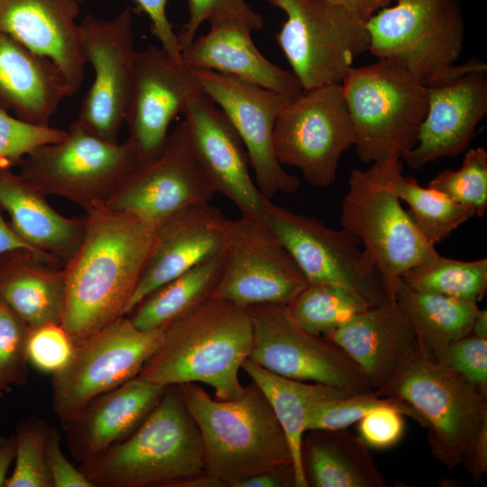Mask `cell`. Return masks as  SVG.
I'll return each instance as SVG.
<instances>
[{
	"label": "cell",
	"instance_id": "1",
	"mask_svg": "<svg viewBox=\"0 0 487 487\" xmlns=\"http://www.w3.org/2000/svg\"><path fill=\"white\" fill-rule=\"evenodd\" d=\"M85 219L81 243L63 266L60 325L75 345L124 316L155 236L152 225L103 204Z\"/></svg>",
	"mask_w": 487,
	"mask_h": 487
},
{
	"label": "cell",
	"instance_id": "2",
	"mask_svg": "<svg viewBox=\"0 0 487 487\" xmlns=\"http://www.w3.org/2000/svg\"><path fill=\"white\" fill-rule=\"evenodd\" d=\"M253 323L247 308L209 299L164 328L138 377L163 386L205 383L219 400L239 396V370L249 358Z\"/></svg>",
	"mask_w": 487,
	"mask_h": 487
},
{
	"label": "cell",
	"instance_id": "3",
	"mask_svg": "<svg viewBox=\"0 0 487 487\" xmlns=\"http://www.w3.org/2000/svg\"><path fill=\"white\" fill-rule=\"evenodd\" d=\"M178 386L201 435L206 473L232 487L263 471L293 465L286 435L254 382L231 400H215L197 383Z\"/></svg>",
	"mask_w": 487,
	"mask_h": 487
},
{
	"label": "cell",
	"instance_id": "4",
	"mask_svg": "<svg viewBox=\"0 0 487 487\" xmlns=\"http://www.w3.org/2000/svg\"><path fill=\"white\" fill-rule=\"evenodd\" d=\"M78 468L94 487H169L205 472L199 429L178 385L127 437Z\"/></svg>",
	"mask_w": 487,
	"mask_h": 487
},
{
	"label": "cell",
	"instance_id": "5",
	"mask_svg": "<svg viewBox=\"0 0 487 487\" xmlns=\"http://www.w3.org/2000/svg\"><path fill=\"white\" fill-rule=\"evenodd\" d=\"M360 161L402 158L417 141L427 109V87L395 60L351 67L342 82Z\"/></svg>",
	"mask_w": 487,
	"mask_h": 487
},
{
	"label": "cell",
	"instance_id": "6",
	"mask_svg": "<svg viewBox=\"0 0 487 487\" xmlns=\"http://www.w3.org/2000/svg\"><path fill=\"white\" fill-rule=\"evenodd\" d=\"M401 161L393 157L365 170H353L340 215L342 227L357 237L374 262L391 299L402 275L436 250L422 237L396 193Z\"/></svg>",
	"mask_w": 487,
	"mask_h": 487
},
{
	"label": "cell",
	"instance_id": "7",
	"mask_svg": "<svg viewBox=\"0 0 487 487\" xmlns=\"http://www.w3.org/2000/svg\"><path fill=\"white\" fill-rule=\"evenodd\" d=\"M365 24L368 52L400 61L427 87L449 81L481 61L455 64L464 39L460 0H396Z\"/></svg>",
	"mask_w": 487,
	"mask_h": 487
},
{
	"label": "cell",
	"instance_id": "8",
	"mask_svg": "<svg viewBox=\"0 0 487 487\" xmlns=\"http://www.w3.org/2000/svg\"><path fill=\"white\" fill-rule=\"evenodd\" d=\"M376 391L404 400L421 415L433 457L449 470L462 464L487 427V394L424 353Z\"/></svg>",
	"mask_w": 487,
	"mask_h": 487
},
{
	"label": "cell",
	"instance_id": "9",
	"mask_svg": "<svg viewBox=\"0 0 487 487\" xmlns=\"http://www.w3.org/2000/svg\"><path fill=\"white\" fill-rule=\"evenodd\" d=\"M142 162L128 139L107 141L75 120L63 139L35 148L17 165L19 175L46 197L66 198L87 211L104 204Z\"/></svg>",
	"mask_w": 487,
	"mask_h": 487
},
{
	"label": "cell",
	"instance_id": "10",
	"mask_svg": "<svg viewBox=\"0 0 487 487\" xmlns=\"http://www.w3.org/2000/svg\"><path fill=\"white\" fill-rule=\"evenodd\" d=\"M286 21L276 34L304 90L341 84L354 60L369 50L365 22L326 0H269Z\"/></svg>",
	"mask_w": 487,
	"mask_h": 487
},
{
	"label": "cell",
	"instance_id": "11",
	"mask_svg": "<svg viewBox=\"0 0 487 487\" xmlns=\"http://www.w3.org/2000/svg\"><path fill=\"white\" fill-rule=\"evenodd\" d=\"M164 328L139 329L122 316L77 343L70 363L51 378V404L60 419L137 377L160 346Z\"/></svg>",
	"mask_w": 487,
	"mask_h": 487
},
{
	"label": "cell",
	"instance_id": "12",
	"mask_svg": "<svg viewBox=\"0 0 487 487\" xmlns=\"http://www.w3.org/2000/svg\"><path fill=\"white\" fill-rule=\"evenodd\" d=\"M247 308L253 323L249 359L262 368L351 394L373 389L362 369L339 345L301 327L288 305L263 304Z\"/></svg>",
	"mask_w": 487,
	"mask_h": 487
},
{
	"label": "cell",
	"instance_id": "13",
	"mask_svg": "<svg viewBox=\"0 0 487 487\" xmlns=\"http://www.w3.org/2000/svg\"><path fill=\"white\" fill-rule=\"evenodd\" d=\"M354 142L341 84L304 90L281 109L273 129L278 161L298 168L315 187L333 184L340 159Z\"/></svg>",
	"mask_w": 487,
	"mask_h": 487
},
{
	"label": "cell",
	"instance_id": "14",
	"mask_svg": "<svg viewBox=\"0 0 487 487\" xmlns=\"http://www.w3.org/2000/svg\"><path fill=\"white\" fill-rule=\"evenodd\" d=\"M266 223L286 247L308 283L348 289L375 305L389 298L383 279L360 241L345 228L271 202Z\"/></svg>",
	"mask_w": 487,
	"mask_h": 487
},
{
	"label": "cell",
	"instance_id": "15",
	"mask_svg": "<svg viewBox=\"0 0 487 487\" xmlns=\"http://www.w3.org/2000/svg\"><path fill=\"white\" fill-rule=\"evenodd\" d=\"M308 284L266 222L242 216L229 219L223 271L212 299L243 308L289 305Z\"/></svg>",
	"mask_w": 487,
	"mask_h": 487
},
{
	"label": "cell",
	"instance_id": "16",
	"mask_svg": "<svg viewBox=\"0 0 487 487\" xmlns=\"http://www.w3.org/2000/svg\"><path fill=\"white\" fill-rule=\"evenodd\" d=\"M133 12L127 5L111 20L87 14L78 23L81 52L94 69V80L77 120L114 142H118L133 87L137 54Z\"/></svg>",
	"mask_w": 487,
	"mask_h": 487
},
{
	"label": "cell",
	"instance_id": "17",
	"mask_svg": "<svg viewBox=\"0 0 487 487\" xmlns=\"http://www.w3.org/2000/svg\"><path fill=\"white\" fill-rule=\"evenodd\" d=\"M215 194L182 121L169 134L161 152L140 163L103 205L135 216L156 228L190 206L209 203Z\"/></svg>",
	"mask_w": 487,
	"mask_h": 487
},
{
	"label": "cell",
	"instance_id": "18",
	"mask_svg": "<svg viewBox=\"0 0 487 487\" xmlns=\"http://www.w3.org/2000/svg\"><path fill=\"white\" fill-rule=\"evenodd\" d=\"M191 69L203 92L222 110L239 135L262 195L271 199L277 193H296L300 181L283 169L273 144L276 119L289 100L231 75Z\"/></svg>",
	"mask_w": 487,
	"mask_h": 487
},
{
	"label": "cell",
	"instance_id": "19",
	"mask_svg": "<svg viewBox=\"0 0 487 487\" xmlns=\"http://www.w3.org/2000/svg\"><path fill=\"white\" fill-rule=\"evenodd\" d=\"M199 90L192 69L173 60L161 47L150 45L137 51L124 122L129 128L128 140L142 162L161 152L170 123Z\"/></svg>",
	"mask_w": 487,
	"mask_h": 487
},
{
	"label": "cell",
	"instance_id": "20",
	"mask_svg": "<svg viewBox=\"0 0 487 487\" xmlns=\"http://www.w3.org/2000/svg\"><path fill=\"white\" fill-rule=\"evenodd\" d=\"M182 114L195 156L216 193L231 200L242 216L266 222L271 201L252 179L246 150L222 110L201 89Z\"/></svg>",
	"mask_w": 487,
	"mask_h": 487
},
{
	"label": "cell",
	"instance_id": "21",
	"mask_svg": "<svg viewBox=\"0 0 487 487\" xmlns=\"http://www.w3.org/2000/svg\"><path fill=\"white\" fill-rule=\"evenodd\" d=\"M487 113V67L480 61L460 76L427 87V109L414 147L401 158L419 170L467 150Z\"/></svg>",
	"mask_w": 487,
	"mask_h": 487
},
{
	"label": "cell",
	"instance_id": "22",
	"mask_svg": "<svg viewBox=\"0 0 487 487\" xmlns=\"http://www.w3.org/2000/svg\"><path fill=\"white\" fill-rule=\"evenodd\" d=\"M228 224L218 208L203 203L190 206L158 225L148 262L124 316L161 285L225 253Z\"/></svg>",
	"mask_w": 487,
	"mask_h": 487
},
{
	"label": "cell",
	"instance_id": "23",
	"mask_svg": "<svg viewBox=\"0 0 487 487\" xmlns=\"http://www.w3.org/2000/svg\"><path fill=\"white\" fill-rule=\"evenodd\" d=\"M82 0H0V32L51 60L62 73L69 96L79 89L86 61L78 23Z\"/></svg>",
	"mask_w": 487,
	"mask_h": 487
},
{
	"label": "cell",
	"instance_id": "24",
	"mask_svg": "<svg viewBox=\"0 0 487 487\" xmlns=\"http://www.w3.org/2000/svg\"><path fill=\"white\" fill-rule=\"evenodd\" d=\"M325 337L354 361L374 390L423 353L408 317L394 299L369 307Z\"/></svg>",
	"mask_w": 487,
	"mask_h": 487
},
{
	"label": "cell",
	"instance_id": "25",
	"mask_svg": "<svg viewBox=\"0 0 487 487\" xmlns=\"http://www.w3.org/2000/svg\"><path fill=\"white\" fill-rule=\"evenodd\" d=\"M209 22V32L181 51V60L188 67L236 77L289 101L304 92L292 72L271 63L259 51L252 38L253 29L248 23L235 16Z\"/></svg>",
	"mask_w": 487,
	"mask_h": 487
},
{
	"label": "cell",
	"instance_id": "26",
	"mask_svg": "<svg viewBox=\"0 0 487 487\" xmlns=\"http://www.w3.org/2000/svg\"><path fill=\"white\" fill-rule=\"evenodd\" d=\"M163 387L138 376L60 419L75 460L89 461L133 433L162 397Z\"/></svg>",
	"mask_w": 487,
	"mask_h": 487
},
{
	"label": "cell",
	"instance_id": "27",
	"mask_svg": "<svg viewBox=\"0 0 487 487\" xmlns=\"http://www.w3.org/2000/svg\"><path fill=\"white\" fill-rule=\"evenodd\" d=\"M69 96L58 67L0 32V107L20 120L50 126L64 97Z\"/></svg>",
	"mask_w": 487,
	"mask_h": 487
},
{
	"label": "cell",
	"instance_id": "28",
	"mask_svg": "<svg viewBox=\"0 0 487 487\" xmlns=\"http://www.w3.org/2000/svg\"><path fill=\"white\" fill-rule=\"evenodd\" d=\"M46 198L12 166L0 163V207L9 215L12 228L31 247L64 266L81 243L86 219L62 216Z\"/></svg>",
	"mask_w": 487,
	"mask_h": 487
},
{
	"label": "cell",
	"instance_id": "29",
	"mask_svg": "<svg viewBox=\"0 0 487 487\" xmlns=\"http://www.w3.org/2000/svg\"><path fill=\"white\" fill-rule=\"evenodd\" d=\"M0 299L31 328L60 324L63 266L27 250L0 255Z\"/></svg>",
	"mask_w": 487,
	"mask_h": 487
},
{
	"label": "cell",
	"instance_id": "30",
	"mask_svg": "<svg viewBox=\"0 0 487 487\" xmlns=\"http://www.w3.org/2000/svg\"><path fill=\"white\" fill-rule=\"evenodd\" d=\"M301 460L308 486L385 487L387 481L369 446L345 429L308 430Z\"/></svg>",
	"mask_w": 487,
	"mask_h": 487
},
{
	"label": "cell",
	"instance_id": "31",
	"mask_svg": "<svg viewBox=\"0 0 487 487\" xmlns=\"http://www.w3.org/2000/svg\"><path fill=\"white\" fill-rule=\"evenodd\" d=\"M242 369L269 401L288 439L295 472L296 487H308L305 477L301 446L311 408L318 401L351 393L328 385L289 379L271 372L251 359Z\"/></svg>",
	"mask_w": 487,
	"mask_h": 487
},
{
	"label": "cell",
	"instance_id": "32",
	"mask_svg": "<svg viewBox=\"0 0 487 487\" xmlns=\"http://www.w3.org/2000/svg\"><path fill=\"white\" fill-rule=\"evenodd\" d=\"M393 299L408 317L423 353L435 358L471 333L478 303L416 290L402 280Z\"/></svg>",
	"mask_w": 487,
	"mask_h": 487
},
{
	"label": "cell",
	"instance_id": "33",
	"mask_svg": "<svg viewBox=\"0 0 487 487\" xmlns=\"http://www.w3.org/2000/svg\"><path fill=\"white\" fill-rule=\"evenodd\" d=\"M225 253L207 259L161 285L128 315L139 329L164 328L212 298L220 280Z\"/></svg>",
	"mask_w": 487,
	"mask_h": 487
},
{
	"label": "cell",
	"instance_id": "34",
	"mask_svg": "<svg viewBox=\"0 0 487 487\" xmlns=\"http://www.w3.org/2000/svg\"><path fill=\"white\" fill-rule=\"evenodd\" d=\"M400 280L418 291L478 303L487 290V258L461 261L435 250Z\"/></svg>",
	"mask_w": 487,
	"mask_h": 487
},
{
	"label": "cell",
	"instance_id": "35",
	"mask_svg": "<svg viewBox=\"0 0 487 487\" xmlns=\"http://www.w3.org/2000/svg\"><path fill=\"white\" fill-rule=\"evenodd\" d=\"M395 189L400 201L409 207L418 232L432 246L474 216L469 208L435 188L421 186L413 177H406L402 172L395 179Z\"/></svg>",
	"mask_w": 487,
	"mask_h": 487
},
{
	"label": "cell",
	"instance_id": "36",
	"mask_svg": "<svg viewBox=\"0 0 487 487\" xmlns=\"http://www.w3.org/2000/svg\"><path fill=\"white\" fill-rule=\"evenodd\" d=\"M373 304L348 289L308 283L288 305L295 321L305 330L326 336Z\"/></svg>",
	"mask_w": 487,
	"mask_h": 487
},
{
	"label": "cell",
	"instance_id": "37",
	"mask_svg": "<svg viewBox=\"0 0 487 487\" xmlns=\"http://www.w3.org/2000/svg\"><path fill=\"white\" fill-rule=\"evenodd\" d=\"M383 407L395 409L426 427L424 418L409 403L399 398L381 395L372 389L317 402L308 413L306 430L345 429L371 411Z\"/></svg>",
	"mask_w": 487,
	"mask_h": 487
},
{
	"label": "cell",
	"instance_id": "38",
	"mask_svg": "<svg viewBox=\"0 0 487 487\" xmlns=\"http://www.w3.org/2000/svg\"><path fill=\"white\" fill-rule=\"evenodd\" d=\"M51 430L48 423L37 416L17 422L14 468L5 487H53L45 455Z\"/></svg>",
	"mask_w": 487,
	"mask_h": 487
},
{
	"label": "cell",
	"instance_id": "39",
	"mask_svg": "<svg viewBox=\"0 0 487 487\" xmlns=\"http://www.w3.org/2000/svg\"><path fill=\"white\" fill-rule=\"evenodd\" d=\"M435 188L482 217L487 209V152L483 147L466 150L457 170L439 172L429 182Z\"/></svg>",
	"mask_w": 487,
	"mask_h": 487
},
{
	"label": "cell",
	"instance_id": "40",
	"mask_svg": "<svg viewBox=\"0 0 487 487\" xmlns=\"http://www.w3.org/2000/svg\"><path fill=\"white\" fill-rule=\"evenodd\" d=\"M31 327L0 299V391L28 381L27 344Z\"/></svg>",
	"mask_w": 487,
	"mask_h": 487
},
{
	"label": "cell",
	"instance_id": "41",
	"mask_svg": "<svg viewBox=\"0 0 487 487\" xmlns=\"http://www.w3.org/2000/svg\"><path fill=\"white\" fill-rule=\"evenodd\" d=\"M67 131L29 124L0 107V163L17 165L35 148L60 141Z\"/></svg>",
	"mask_w": 487,
	"mask_h": 487
},
{
	"label": "cell",
	"instance_id": "42",
	"mask_svg": "<svg viewBox=\"0 0 487 487\" xmlns=\"http://www.w3.org/2000/svg\"><path fill=\"white\" fill-rule=\"evenodd\" d=\"M74 349V341L60 324L31 328L28 361L38 371L51 375L62 372L70 363Z\"/></svg>",
	"mask_w": 487,
	"mask_h": 487
},
{
	"label": "cell",
	"instance_id": "43",
	"mask_svg": "<svg viewBox=\"0 0 487 487\" xmlns=\"http://www.w3.org/2000/svg\"><path fill=\"white\" fill-rule=\"evenodd\" d=\"M434 359L487 394V338L470 333L449 345Z\"/></svg>",
	"mask_w": 487,
	"mask_h": 487
},
{
	"label": "cell",
	"instance_id": "44",
	"mask_svg": "<svg viewBox=\"0 0 487 487\" xmlns=\"http://www.w3.org/2000/svg\"><path fill=\"white\" fill-rule=\"evenodd\" d=\"M189 12L188 22L178 34L181 51L195 39V34L205 21L235 16L248 23L253 30L263 27V19L245 0H187Z\"/></svg>",
	"mask_w": 487,
	"mask_h": 487
},
{
	"label": "cell",
	"instance_id": "45",
	"mask_svg": "<svg viewBox=\"0 0 487 487\" xmlns=\"http://www.w3.org/2000/svg\"><path fill=\"white\" fill-rule=\"evenodd\" d=\"M359 436L369 447L384 449L396 445L405 428L404 415L395 409H374L358 421Z\"/></svg>",
	"mask_w": 487,
	"mask_h": 487
},
{
	"label": "cell",
	"instance_id": "46",
	"mask_svg": "<svg viewBox=\"0 0 487 487\" xmlns=\"http://www.w3.org/2000/svg\"><path fill=\"white\" fill-rule=\"evenodd\" d=\"M46 463L53 487H94L78 468L65 456L60 446V435L51 428L46 444Z\"/></svg>",
	"mask_w": 487,
	"mask_h": 487
},
{
	"label": "cell",
	"instance_id": "47",
	"mask_svg": "<svg viewBox=\"0 0 487 487\" xmlns=\"http://www.w3.org/2000/svg\"><path fill=\"white\" fill-rule=\"evenodd\" d=\"M136 10L145 13L151 20V32L161 49L173 60L182 61L178 34L166 14L168 0H133Z\"/></svg>",
	"mask_w": 487,
	"mask_h": 487
},
{
	"label": "cell",
	"instance_id": "48",
	"mask_svg": "<svg viewBox=\"0 0 487 487\" xmlns=\"http://www.w3.org/2000/svg\"><path fill=\"white\" fill-rule=\"evenodd\" d=\"M295 486L292 464L280 465L234 483L232 487H291Z\"/></svg>",
	"mask_w": 487,
	"mask_h": 487
},
{
	"label": "cell",
	"instance_id": "49",
	"mask_svg": "<svg viewBox=\"0 0 487 487\" xmlns=\"http://www.w3.org/2000/svg\"><path fill=\"white\" fill-rule=\"evenodd\" d=\"M461 464H464L473 482L482 480L487 471V427L471 445Z\"/></svg>",
	"mask_w": 487,
	"mask_h": 487
},
{
	"label": "cell",
	"instance_id": "50",
	"mask_svg": "<svg viewBox=\"0 0 487 487\" xmlns=\"http://www.w3.org/2000/svg\"><path fill=\"white\" fill-rule=\"evenodd\" d=\"M1 210L0 207V255L15 250H27L51 262L62 265L55 258L36 251L21 239L12 228L11 225L5 221Z\"/></svg>",
	"mask_w": 487,
	"mask_h": 487
},
{
	"label": "cell",
	"instance_id": "51",
	"mask_svg": "<svg viewBox=\"0 0 487 487\" xmlns=\"http://www.w3.org/2000/svg\"><path fill=\"white\" fill-rule=\"evenodd\" d=\"M341 6L365 23L380 10L391 5L394 0H326Z\"/></svg>",
	"mask_w": 487,
	"mask_h": 487
},
{
	"label": "cell",
	"instance_id": "52",
	"mask_svg": "<svg viewBox=\"0 0 487 487\" xmlns=\"http://www.w3.org/2000/svg\"><path fill=\"white\" fill-rule=\"evenodd\" d=\"M16 455V437L14 434L8 436H0V487H5L7 473Z\"/></svg>",
	"mask_w": 487,
	"mask_h": 487
},
{
	"label": "cell",
	"instance_id": "53",
	"mask_svg": "<svg viewBox=\"0 0 487 487\" xmlns=\"http://www.w3.org/2000/svg\"><path fill=\"white\" fill-rule=\"evenodd\" d=\"M169 487H225L218 478L203 472L172 482Z\"/></svg>",
	"mask_w": 487,
	"mask_h": 487
},
{
	"label": "cell",
	"instance_id": "54",
	"mask_svg": "<svg viewBox=\"0 0 487 487\" xmlns=\"http://www.w3.org/2000/svg\"><path fill=\"white\" fill-rule=\"evenodd\" d=\"M471 333L482 337L487 338V310H478L472 326Z\"/></svg>",
	"mask_w": 487,
	"mask_h": 487
},
{
	"label": "cell",
	"instance_id": "55",
	"mask_svg": "<svg viewBox=\"0 0 487 487\" xmlns=\"http://www.w3.org/2000/svg\"><path fill=\"white\" fill-rule=\"evenodd\" d=\"M3 393H4V392H3L2 391H0V400H1L2 397H3Z\"/></svg>",
	"mask_w": 487,
	"mask_h": 487
}]
</instances>
